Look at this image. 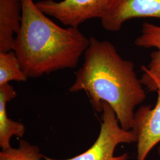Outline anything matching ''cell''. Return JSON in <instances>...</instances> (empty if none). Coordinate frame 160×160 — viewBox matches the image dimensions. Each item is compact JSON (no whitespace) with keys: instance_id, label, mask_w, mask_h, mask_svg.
Instances as JSON below:
<instances>
[{"instance_id":"cell-1","label":"cell","mask_w":160,"mask_h":160,"mask_svg":"<svg viewBox=\"0 0 160 160\" xmlns=\"http://www.w3.org/2000/svg\"><path fill=\"white\" fill-rule=\"evenodd\" d=\"M90 39L84 62L69 91L86 92L97 112H102L103 102L109 104L121 127L131 130L135 109L147 97L134 64L121 57L109 41Z\"/></svg>"},{"instance_id":"cell-2","label":"cell","mask_w":160,"mask_h":160,"mask_svg":"<svg viewBox=\"0 0 160 160\" xmlns=\"http://www.w3.org/2000/svg\"><path fill=\"white\" fill-rule=\"evenodd\" d=\"M21 2L22 24L13 51L28 78L75 68L90 45V39L78 28L58 26L33 0Z\"/></svg>"},{"instance_id":"cell-3","label":"cell","mask_w":160,"mask_h":160,"mask_svg":"<svg viewBox=\"0 0 160 160\" xmlns=\"http://www.w3.org/2000/svg\"><path fill=\"white\" fill-rule=\"evenodd\" d=\"M100 131L97 139L85 152L68 159H55L44 156L45 160H128L127 153L114 155L115 149L121 143L137 142V137L132 130L123 129L114 110L109 104L103 102Z\"/></svg>"},{"instance_id":"cell-4","label":"cell","mask_w":160,"mask_h":160,"mask_svg":"<svg viewBox=\"0 0 160 160\" xmlns=\"http://www.w3.org/2000/svg\"><path fill=\"white\" fill-rule=\"evenodd\" d=\"M111 0H41L36 2L46 16L65 26L78 28L87 20L101 19Z\"/></svg>"},{"instance_id":"cell-5","label":"cell","mask_w":160,"mask_h":160,"mask_svg":"<svg viewBox=\"0 0 160 160\" xmlns=\"http://www.w3.org/2000/svg\"><path fill=\"white\" fill-rule=\"evenodd\" d=\"M149 92L158 97L153 108L142 106L135 112L131 130L137 137V160H145L149 153L160 142V81H155ZM160 156V146L158 149Z\"/></svg>"},{"instance_id":"cell-6","label":"cell","mask_w":160,"mask_h":160,"mask_svg":"<svg viewBox=\"0 0 160 160\" xmlns=\"http://www.w3.org/2000/svg\"><path fill=\"white\" fill-rule=\"evenodd\" d=\"M146 17L160 18V0H111L100 20L103 29L117 32L129 20Z\"/></svg>"},{"instance_id":"cell-7","label":"cell","mask_w":160,"mask_h":160,"mask_svg":"<svg viewBox=\"0 0 160 160\" xmlns=\"http://www.w3.org/2000/svg\"><path fill=\"white\" fill-rule=\"evenodd\" d=\"M137 46L144 48H154L147 67L142 66L143 74L141 81L150 91L155 81H160V26L145 22L142 24L141 34L135 41Z\"/></svg>"},{"instance_id":"cell-8","label":"cell","mask_w":160,"mask_h":160,"mask_svg":"<svg viewBox=\"0 0 160 160\" xmlns=\"http://www.w3.org/2000/svg\"><path fill=\"white\" fill-rule=\"evenodd\" d=\"M22 20L21 0H0V52L13 51Z\"/></svg>"},{"instance_id":"cell-9","label":"cell","mask_w":160,"mask_h":160,"mask_svg":"<svg viewBox=\"0 0 160 160\" xmlns=\"http://www.w3.org/2000/svg\"><path fill=\"white\" fill-rule=\"evenodd\" d=\"M17 96L14 87L10 84L0 86V147L2 151L11 148L12 137L22 138L26 131L22 123L8 117L7 103Z\"/></svg>"},{"instance_id":"cell-10","label":"cell","mask_w":160,"mask_h":160,"mask_svg":"<svg viewBox=\"0 0 160 160\" xmlns=\"http://www.w3.org/2000/svg\"><path fill=\"white\" fill-rule=\"evenodd\" d=\"M28 79L15 52H0V86L12 81L25 82Z\"/></svg>"},{"instance_id":"cell-11","label":"cell","mask_w":160,"mask_h":160,"mask_svg":"<svg viewBox=\"0 0 160 160\" xmlns=\"http://www.w3.org/2000/svg\"><path fill=\"white\" fill-rule=\"evenodd\" d=\"M0 160H45L39 147L20 139L18 147L1 151Z\"/></svg>"}]
</instances>
